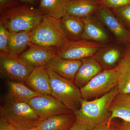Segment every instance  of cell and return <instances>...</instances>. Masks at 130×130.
Segmentation results:
<instances>
[{"instance_id": "cell-1", "label": "cell", "mask_w": 130, "mask_h": 130, "mask_svg": "<svg viewBox=\"0 0 130 130\" xmlns=\"http://www.w3.org/2000/svg\"><path fill=\"white\" fill-rule=\"evenodd\" d=\"M119 93L117 86L99 98L90 101L83 99L79 109L73 113L76 121L85 125L89 130L108 122L111 116L110 106Z\"/></svg>"}, {"instance_id": "cell-2", "label": "cell", "mask_w": 130, "mask_h": 130, "mask_svg": "<svg viewBox=\"0 0 130 130\" xmlns=\"http://www.w3.org/2000/svg\"><path fill=\"white\" fill-rule=\"evenodd\" d=\"M44 15L38 8L22 3L1 12L0 23L11 32L31 31L40 23Z\"/></svg>"}, {"instance_id": "cell-3", "label": "cell", "mask_w": 130, "mask_h": 130, "mask_svg": "<svg viewBox=\"0 0 130 130\" xmlns=\"http://www.w3.org/2000/svg\"><path fill=\"white\" fill-rule=\"evenodd\" d=\"M30 32L31 42L53 48L58 53L64 49L70 42L61 28L60 19L46 15H44L40 23Z\"/></svg>"}, {"instance_id": "cell-4", "label": "cell", "mask_w": 130, "mask_h": 130, "mask_svg": "<svg viewBox=\"0 0 130 130\" xmlns=\"http://www.w3.org/2000/svg\"><path fill=\"white\" fill-rule=\"evenodd\" d=\"M0 116L17 130L38 126L43 120L28 103L24 102L5 103L1 107Z\"/></svg>"}, {"instance_id": "cell-5", "label": "cell", "mask_w": 130, "mask_h": 130, "mask_svg": "<svg viewBox=\"0 0 130 130\" xmlns=\"http://www.w3.org/2000/svg\"><path fill=\"white\" fill-rule=\"evenodd\" d=\"M47 71L51 80V95L73 113L78 110L83 99L80 89L73 81L52 71Z\"/></svg>"}, {"instance_id": "cell-6", "label": "cell", "mask_w": 130, "mask_h": 130, "mask_svg": "<svg viewBox=\"0 0 130 130\" xmlns=\"http://www.w3.org/2000/svg\"><path fill=\"white\" fill-rule=\"evenodd\" d=\"M118 73L115 68L103 70L80 89L84 100H91L99 98L117 86Z\"/></svg>"}, {"instance_id": "cell-7", "label": "cell", "mask_w": 130, "mask_h": 130, "mask_svg": "<svg viewBox=\"0 0 130 130\" xmlns=\"http://www.w3.org/2000/svg\"><path fill=\"white\" fill-rule=\"evenodd\" d=\"M34 68L9 53L0 54L1 74L10 81L25 83Z\"/></svg>"}, {"instance_id": "cell-8", "label": "cell", "mask_w": 130, "mask_h": 130, "mask_svg": "<svg viewBox=\"0 0 130 130\" xmlns=\"http://www.w3.org/2000/svg\"><path fill=\"white\" fill-rule=\"evenodd\" d=\"M28 103L38 116L42 119L59 115L73 113L51 95L37 96L32 98Z\"/></svg>"}, {"instance_id": "cell-9", "label": "cell", "mask_w": 130, "mask_h": 130, "mask_svg": "<svg viewBox=\"0 0 130 130\" xmlns=\"http://www.w3.org/2000/svg\"><path fill=\"white\" fill-rule=\"evenodd\" d=\"M58 53L53 48L40 46L31 42L28 49L18 57L26 65L36 68L45 67L51 60L56 57Z\"/></svg>"}, {"instance_id": "cell-10", "label": "cell", "mask_w": 130, "mask_h": 130, "mask_svg": "<svg viewBox=\"0 0 130 130\" xmlns=\"http://www.w3.org/2000/svg\"><path fill=\"white\" fill-rule=\"evenodd\" d=\"M103 46V44L89 40L70 41L67 46L59 52L56 57L73 60H81L94 56Z\"/></svg>"}, {"instance_id": "cell-11", "label": "cell", "mask_w": 130, "mask_h": 130, "mask_svg": "<svg viewBox=\"0 0 130 130\" xmlns=\"http://www.w3.org/2000/svg\"><path fill=\"white\" fill-rule=\"evenodd\" d=\"M96 13L118 41L126 44L130 42V31L111 9L100 7Z\"/></svg>"}, {"instance_id": "cell-12", "label": "cell", "mask_w": 130, "mask_h": 130, "mask_svg": "<svg viewBox=\"0 0 130 130\" xmlns=\"http://www.w3.org/2000/svg\"><path fill=\"white\" fill-rule=\"evenodd\" d=\"M81 63V60L68 59L56 56L51 60L45 67L47 70L74 82Z\"/></svg>"}, {"instance_id": "cell-13", "label": "cell", "mask_w": 130, "mask_h": 130, "mask_svg": "<svg viewBox=\"0 0 130 130\" xmlns=\"http://www.w3.org/2000/svg\"><path fill=\"white\" fill-rule=\"evenodd\" d=\"M7 91L5 96V103L24 102L28 103L33 98L41 95L21 82L6 81Z\"/></svg>"}, {"instance_id": "cell-14", "label": "cell", "mask_w": 130, "mask_h": 130, "mask_svg": "<svg viewBox=\"0 0 130 130\" xmlns=\"http://www.w3.org/2000/svg\"><path fill=\"white\" fill-rule=\"evenodd\" d=\"M82 63L77 72L74 83L79 89L86 85L103 69L93 56L81 60Z\"/></svg>"}, {"instance_id": "cell-15", "label": "cell", "mask_w": 130, "mask_h": 130, "mask_svg": "<svg viewBox=\"0 0 130 130\" xmlns=\"http://www.w3.org/2000/svg\"><path fill=\"white\" fill-rule=\"evenodd\" d=\"M25 83L29 88L41 95H51V80L44 67L34 68Z\"/></svg>"}, {"instance_id": "cell-16", "label": "cell", "mask_w": 130, "mask_h": 130, "mask_svg": "<svg viewBox=\"0 0 130 130\" xmlns=\"http://www.w3.org/2000/svg\"><path fill=\"white\" fill-rule=\"evenodd\" d=\"M101 7L98 0H70L67 14L81 19L91 17Z\"/></svg>"}, {"instance_id": "cell-17", "label": "cell", "mask_w": 130, "mask_h": 130, "mask_svg": "<svg viewBox=\"0 0 130 130\" xmlns=\"http://www.w3.org/2000/svg\"><path fill=\"white\" fill-rule=\"evenodd\" d=\"M123 56L121 49L111 45L102 47L93 57L103 70H111L116 67Z\"/></svg>"}, {"instance_id": "cell-18", "label": "cell", "mask_w": 130, "mask_h": 130, "mask_svg": "<svg viewBox=\"0 0 130 130\" xmlns=\"http://www.w3.org/2000/svg\"><path fill=\"white\" fill-rule=\"evenodd\" d=\"M109 111L111 116L108 121V124H110L115 118L130 123V94L118 93L112 102Z\"/></svg>"}, {"instance_id": "cell-19", "label": "cell", "mask_w": 130, "mask_h": 130, "mask_svg": "<svg viewBox=\"0 0 130 130\" xmlns=\"http://www.w3.org/2000/svg\"><path fill=\"white\" fill-rule=\"evenodd\" d=\"M84 27L81 40L104 44L111 41L108 34L100 24L91 17L82 19Z\"/></svg>"}, {"instance_id": "cell-20", "label": "cell", "mask_w": 130, "mask_h": 130, "mask_svg": "<svg viewBox=\"0 0 130 130\" xmlns=\"http://www.w3.org/2000/svg\"><path fill=\"white\" fill-rule=\"evenodd\" d=\"M61 28L67 38L71 41L81 40L84 23L82 19L66 14L60 19Z\"/></svg>"}, {"instance_id": "cell-21", "label": "cell", "mask_w": 130, "mask_h": 130, "mask_svg": "<svg viewBox=\"0 0 130 130\" xmlns=\"http://www.w3.org/2000/svg\"><path fill=\"white\" fill-rule=\"evenodd\" d=\"M76 121L73 113L59 115L43 119L38 126L41 130H68Z\"/></svg>"}, {"instance_id": "cell-22", "label": "cell", "mask_w": 130, "mask_h": 130, "mask_svg": "<svg viewBox=\"0 0 130 130\" xmlns=\"http://www.w3.org/2000/svg\"><path fill=\"white\" fill-rule=\"evenodd\" d=\"M31 31L9 32L8 51V53L18 56L25 51L31 43Z\"/></svg>"}, {"instance_id": "cell-23", "label": "cell", "mask_w": 130, "mask_h": 130, "mask_svg": "<svg viewBox=\"0 0 130 130\" xmlns=\"http://www.w3.org/2000/svg\"><path fill=\"white\" fill-rule=\"evenodd\" d=\"M70 0H40L38 8L44 15L60 19L67 14Z\"/></svg>"}, {"instance_id": "cell-24", "label": "cell", "mask_w": 130, "mask_h": 130, "mask_svg": "<svg viewBox=\"0 0 130 130\" xmlns=\"http://www.w3.org/2000/svg\"><path fill=\"white\" fill-rule=\"evenodd\" d=\"M115 68L118 73L119 93L130 94V60L124 55Z\"/></svg>"}, {"instance_id": "cell-25", "label": "cell", "mask_w": 130, "mask_h": 130, "mask_svg": "<svg viewBox=\"0 0 130 130\" xmlns=\"http://www.w3.org/2000/svg\"><path fill=\"white\" fill-rule=\"evenodd\" d=\"M111 10L130 31V4Z\"/></svg>"}, {"instance_id": "cell-26", "label": "cell", "mask_w": 130, "mask_h": 130, "mask_svg": "<svg viewBox=\"0 0 130 130\" xmlns=\"http://www.w3.org/2000/svg\"><path fill=\"white\" fill-rule=\"evenodd\" d=\"M9 32L5 26L0 23V54L8 53V45Z\"/></svg>"}, {"instance_id": "cell-27", "label": "cell", "mask_w": 130, "mask_h": 130, "mask_svg": "<svg viewBox=\"0 0 130 130\" xmlns=\"http://www.w3.org/2000/svg\"><path fill=\"white\" fill-rule=\"evenodd\" d=\"M101 7L116 9L130 4V0H98Z\"/></svg>"}, {"instance_id": "cell-28", "label": "cell", "mask_w": 130, "mask_h": 130, "mask_svg": "<svg viewBox=\"0 0 130 130\" xmlns=\"http://www.w3.org/2000/svg\"><path fill=\"white\" fill-rule=\"evenodd\" d=\"M20 0H0V13L20 4Z\"/></svg>"}, {"instance_id": "cell-29", "label": "cell", "mask_w": 130, "mask_h": 130, "mask_svg": "<svg viewBox=\"0 0 130 130\" xmlns=\"http://www.w3.org/2000/svg\"><path fill=\"white\" fill-rule=\"evenodd\" d=\"M117 126L114 125L111 123L110 124H107V122L102 124L92 130H117Z\"/></svg>"}, {"instance_id": "cell-30", "label": "cell", "mask_w": 130, "mask_h": 130, "mask_svg": "<svg viewBox=\"0 0 130 130\" xmlns=\"http://www.w3.org/2000/svg\"><path fill=\"white\" fill-rule=\"evenodd\" d=\"M0 130H17L6 120L0 119Z\"/></svg>"}, {"instance_id": "cell-31", "label": "cell", "mask_w": 130, "mask_h": 130, "mask_svg": "<svg viewBox=\"0 0 130 130\" xmlns=\"http://www.w3.org/2000/svg\"><path fill=\"white\" fill-rule=\"evenodd\" d=\"M68 130H89L88 128L85 125L78 122L75 121L74 124Z\"/></svg>"}, {"instance_id": "cell-32", "label": "cell", "mask_w": 130, "mask_h": 130, "mask_svg": "<svg viewBox=\"0 0 130 130\" xmlns=\"http://www.w3.org/2000/svg\"><path fill=\"white\" fill-rule=\"evenodd\" d=\"M117 130H130V123L123 121L117 126Z\"/></svg>"}, {"instance_id": "cell-33", "label": "cell", "mask_w": 130, "mask_h": 130, "mask_svg": "<svg viewBox=\"0 0 130 130\" xmlns=\"http://www.w3.org/2000/svg\"><path fill=\"white\" fill-rule=\"evenodd\" d=\"M126 44V47L124 52V55L130 60V42Z\"/></svg>"}, {"instance_id": "cell-34", "label": "cell", "mask_w": 130, "mask_h": 130, "mask_svg": "<svg viewBox=\"0 0 130 130\" xmlns=\"http://www.w3.org/2000/svg\"><path fill=\"white\" fill-rule=\"evenodd\" d=\"M20 1L22 3H27L34 6L35 3L38 1V0H20Z\"/></svg>"}, {"instance_id": "cell-35", "label": "cell", "mask_w": 130, "mask_h": 130, "mask_svg": "<svg viewBox=\"0 0 130 130\" xmlns=\"http://www.w3.org/2000/svg\"><path fill=\"white\" fill-rule=\"evenodd\" d=\"M23 130H41L40 128L38 126L36 127H33V128H28V129H26Z\"/></svg>"}, {"instance_id": "cell-36", "label": "cell", "mask_w": 130, "mask_h": 130, "mask_svg": "<svg viewBox=\"0 0 130 130\" xmlns=\"http://www.w3.org/2000/svg\"></svg>"}]
</instances>
